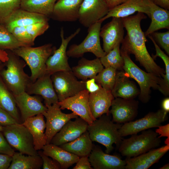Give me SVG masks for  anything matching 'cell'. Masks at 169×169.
Instances as JSON below:
<instances>
[{
  "label": "cell",
  "mask_w": 169,
  "mask_h": 169,
  "mask_svg": "<svg viewBox=\"0 0 169 169\" xmlns=\"http://www.w3.org/2000/svg\"><path fill=\"white\" fill-rule=\"evenodd\" d=\"M146 18L144 13L140 12H138L134 15L122 18L127 34L121 43L120 52L128 55L134 54L136 60L147 72L163 78L165 70L156 63L146 47L147 40L141 25V21Z\"/></svg>",
  "instance_id": "1"
},
{
  "label": "cell",
  "mask_w": 169,
  "mask_h": 169,
  "mask_svg": "<svg viewBox=\"0 0 169 169\" xmlns=\"http://www.w3.org/2000/svg\"><path fill=\"white\" fill-rule=\"evenodd\" d=\"M110 115H103L88 125L87 130L91 141L104 146L108 154L113 151V144L118 148L123 139L119 131L122 124L114 122Z\"/></svg>",
  "instance_id": "2"
},
{
  "label": "cell",
  "mask_w": 169,
  "mask_h": 169,
  "mask_svg": "<svg viewBox=\"0 0 169 169\" xmlns=\"http://www.w3.org/2000/svg\"><path fill=\"white\" fill-rule=\"evenodd\" d=\"M56 49L51 44L49 43L36 47L22 46L12 51L22 58L30 69V78L34 82L39 77L46 73V61Z\"/></svg>",
  "instance_id": "3"
},
{
  "label": "cell",
  "mask_w": 169,
  "mask_h": 169,
  "mask_svg": "<svg viewBox=\"0 0 169 169\" xmlns=\"http://www.w3.org/2000/svg\"><path fill=\"white\" fill-rule=\"evenodd\" d=\"M8 59L5 62L7 68L0 71L3 81L13 95L26 92L28 85L32 82L30 76L24 71L25 62L13 51L9 50Z\"/></svg>",
  "instance_id": "4"
},
{
  "label": "cell",
  "mask_w": 169,
  "mask_h": 169,
  "mask_svg": "<svg viewBox=\"0 0 169 169\" xmlns=\"http://www.w3.org/2000/svg\"><path fill=\"white\" fill-rule=\"evenodd\" d=\"M161 143L158 134L153 130L148 129L142 131L139 135L133 134L129 138L123 139L118 149L122 156L130 158L157 148Z\"/></svg>",
  "instance_id": "5"
},
{
  "label": "cell",
  "mask_w": 169,
  "mask_h": 169,
  "mask_svg": "<svg viewBox=\"0 0 169 169\" xmlns=\"http://www.w3.org/2000/svg\"><path fill=\"white\" fill-rule=\"evenodd\" d=\"M120 53L124 60L123 70L139 84L140 88L139 100L142 103L147 102L150 98L151 89L158 90L162 78L145 72L134 63L129 55L124 52Z\"/></svg>",
  "instance_id": "6"
},
{
  "label": "cell",
  "mask_w": 169,
  "mask_h": 169,
  "mask_svg": "<svg viewBox=\"0 0 169 169\" xmlns=\"http://www.w3.org/2000/svg\"><path fill=\"white\" fill-rule=\"evenodd\" d=\"M102 22L98 21L88 28V34L80 44H73L67 51L68 57L79 58L87 52L93 53L97 58L105 56L106 53L100 44V32Z\"/></svg>",
  "instance_id": "7"
},
{
  "label": "cell",
  "mask_w": 169,
  "mask_h": 169,
  "mask_svg": "<svg viewBox=\"0 0 169 169\" xmlns=\"http://www.w3.org/2000/svg\"><path fill=\"white\" fill-rule=\"evenodd\" d=\"M2 132L10 145L18 152L25 155H38L31 135L22 123L4 126Z\"/></svg>",
  "instance_id": "8"
},
{
  "label": "cell",
  "mask_w": 169,
  "mask_h": 169,
  "mask_svg": "<svg viewBox=\"0 0 169 169\" xmlns=\"http://www.w3.org/2000/svg\"><path fill=\"white\" fill-rule=\"evenodd\" d=\"M51 77L59 101L86 89L85 81L78 80L71 70L57 72Z\"/></svg>",
  "instance_id": "9"
},
{
  "label": "cell",
  "mask_w": 169,
  "mask_h": 169,
  "mask_svg": "<svg viewBox=\"0 0 169 169\" xmlns=\"http://www.w3.org/2000/svg\"><path fill=\"white\" fill-rule=\"evenodd\" d=\"M167 114L162 109L150 112L141 118L123 124L119 130L120 134L122 137L125 136L157 127L167 119Z\"/></svg>",
  "instance_id": "10"
},
{
  "label": "cell",
  "mask_w": 169,
  "mask_h": 169,
  "mask_svg": "<svg viewBox=\"0 0 169 169\" xmlns=\"http://www.w3.org/2000/svg\"><path fill=\"white\" fill-rule=\"evenodd\" d=\"M79 28L67 37H64L63 27L60 31L61 42L59 48L48 59L46 64V73L51 75L57 72L71 70L68 63V57L67 54V48L70 41L78 34L80 31Z\"/></svg>",
  "instance_id": "11"
},
{
  "label": "cell",
  "mask_w": 169,
  "mask_h": 169,
  "mask_svg": "<svg viewBox=\"0 0 169 169\" xmlns=\"http://www.w3.org/2000/svg\"><path fill=\"white\" fill-rule=\"evenodd\" d=\"M47 107V110L42 114L46 119L45 135L47 144L50 143L53 137L67 122L79 116L73 112L69 114L63 112L57 103Z\"/></svg>",
  "instance_id": "12"
},
{
  "label": "cell",
  "mask_w": 169,
  "mask_h": 169,
  "mask_svg": "<svg viewBox=\"0 0 169 169\" xmlns=\"http://www.w3.org/2000/svg\"><path fill=\"white\" fill-rule=\"evenodd\" d=\"M109 10L105 0H83L79 10L78 20L88 28L105 16Z\"/></svg>",
  "instance_id": "13"
},
{
  "label": "cell",
  "mask_w": 169,
  "mask_h": 169,
  "mask_svg": "<svg viewBox=\"0 0 169 169\" xmlns=\"http://www.w3.org/2000/svg\"><path fill=\"white\" fill-rule=\"evenodd\" d=\"M89 95V93L85 89L74 96L58 101L57 103L61 110L67 109L72 111L90 125L96 119L90 110Z\"/></svg>",
  "instance_id": "14"
},
{
  "label": "cell",
  "mask_w": 169,
  "mask_h": 169,
  "mask_svg": "<svg viewBox=\"0 0 169 169\" xmlns=\"http://www.w3.org/2000/svg\"><path fill=\"white\" fill-rule=\"evenodd\" d=\"M138 102L134 99L114 98L110 110L112 121L122 124L133 120L138 114Z\"/></svg>",
  "instance_id": "15"
},
{
  "label": "cell",
  "mask_w": 169,
  "mask_h": 169,
  "mask_svg": "<svg viewBox=\"0 0 169 169\" xmlns=\"http://www.w3.org/2000/svg\"><path fill=\"white\" fill-rule=\"evenodd\" d=\"M122 18L112 17L111 20L101 28L100 36L102 38L103 49L106 54L118 44H121L124 34Z\"/></svg>",
  "instance_id": "16"
},
{
  "label": "cell",
  "mask_w": 169,
  "mask_h": 169,
  "mask_svg": "<svg viewBox=\"0 0 169 169\" xmlns=\"http://www.w3.org/2000/svg\"><path fill=\"white\" fill-rule=\"evenodd\" d=\"M51 76L46 73L34 82H31L26 90V92L29 95L41 96L44 100L45 105L46 107L57 103L59 101Z\"/></svg>",
  "instance_id": "17"
},
{
  "label": "cell",
  "mask_w": 169,
  "mask_h": 169,
  "mask_svg": "<svg viewBox=\"0 0 169 169\" xmlns=\"http://www.w3.org/2000/svg\"><path fill=\"white\" fill-rule=\"evenodd\" d=\"M13 96L20 112L22 123L27 119L42 114L47 110L42 102L41 98L37 95L32 96L24 92Z\"/></svg>",
  "instance_id": "18"
},
{
  "label": "cell",
  "mask_w": 169,
  "mask_h": 169,
  "mask_svg": "<svg viewBox=\"0 0 169 169\" xmlns=\"http://www.w3.org/2000/svg\"><path fill=\"white\" fill-rule=\"evenodd\" d=\"M70 120L51 139L50 143L59 146L73 141L87 131L88 124L80 117Z\"/></svg>",
  "instance_id": "19"
},
{
  "label": "cell",
  "mask_w": 169,
  "mask_h": 169,
  "mask_svg": "<svg viewBox=\"0 0 169 169\" xmlns=\"http://www.w3.org/2000/svg\"><path fill=\"white\" fill-rule=\"evenodd\" d=\"M88 157L94 169H125V160H122L118 156L104 152L98 146H93Z\"/></svg>",
  "instance_id": "20"
},
{
  "label": "cell",
  "mask_w": 169,
  "mask_h": 169,
  "mask_svg": "<svg viewBox=\"0 0 169 169\" xmlns=\"http://www.w3.org/2000/svg\"><path fill=\"white\" fill-rule=\"evenodd\" d=\"M136 12L146 14L150 18L148 0H129L109 9L106 15L99 21L103 22L110 17L124 18Z\"/></svg>",
  "instance_id": "21"
},
{
  "label": "cell",
  "mask_w": 169,
  "mask_h": 169,
  "mask_svg": "<svg viewBox=\"0 0 169 169\" xmlns=\"http://www.w3.org/2000/svg\"><path fill=\"white\" fill-rule=\"evenodd\" d=\"M169 145L152 149L138 156L125 159V169H147L159 160L168 151Z\"/></svg>",
  "instance_id": "22"
},
{
  "label": "cell",
  "mask_w": 169,
  "mask_h": 169,
  "mask_svg": "<svg viewBox=\"0 0 169 169\" xmlns=\"http://www.w3.org/2000/svg\"><path fill=\"white\" fill-rule=\"evenodd\" d=\"M114 99L111 91L101 86L97 91L89 93V105L93 117L96 119L103 114H110V108Z\"/></svg>",
  "instance_id": "23"
},
{
  "label": "cell",
  "mask_w": 169,
  "mask_h": 169,
  "mask_svg": "<svg viewBox=\"0 0 169 169\" xmlns=\"http://www.w3.org/2000/svg\"><path fill=\"white\" fill-rule=\"evenodd\" d=\"M83 0H57L51 18L59 22L78 20L79 8Z\"/></svg>",
  "instance_id": "24"
},
{
  "label": "cell",
  "mask_w": 169,
  "mask_h": 169,
  "mask_svg": "<svg viewBox=\"0 0 169 169\" xmlns=\"http://www.w3.org/2000/svg\"><path fill=\"white\" fill-rule=\"evenodd\" d=\"M130 78L123 70L117 71L115 83L111 91L114 98L134 99L139 95L140 90Z\"/></svg>",
  "instance_id": "25"
},
{
  "label": "cell",
  "mask_w": 169,
  "mask_h": 169,
  "mask_svg": "<svg viewBox=\"0 0 169 169\" xmlns=\"http://www.w3.org/2000/svg\"><path fill=\"white\" fill-rule=\"evenodd\" d=\"M42 113L27 119L22 124L31 135L36 150H42L46 144L45 130L46 123Z\"/></svg>",
  "instance_id": "26"
},
{
  "label": "cell",
  "mask_w": 169,
  "mask_h": 169,
  "mask_svg": "<svg viewBox=\"0 0 169 169\" xmlns=\"http://www.w3.org/2000/svg\"><path fill=\"white\" fill-rule=\"evenodd\" d=\"M49 17L20 8L11 15L3 25L8 31L16 27H25L37 23L47 21Z\"/></svg>",
  "instance_id": "27"
},
{
  "label": "cell",
  "mask_w": 169,
  "mask_h": 169,
  "mask_svg": "<svg viewBox=\"0 0 169 169\" xmlns=\"http://www.w3.org/2000/svg\"><path fill=\"white\" fill-rule=\"evenodd\" d=\"M104 68L100 58L90 60L82 58L77 65L71 68V71L77 78L86 81L94 78Z\"/></svg>",
  "instance_id": "28"
},
{
  "label": "cell",
  "mask_w": 169,
  "mask_h": 169,
  "mask_svg": "<svg viewBox=\"0 0 169 169\" xmlns=\"http://www.w3.org/2000/svg\"><path fill=\"white\" fill-rule=\"evenodd\" d=\"M150 8V24L144 33L146 37L162 29H169V11L148 0Z\"/></svg>",
  "instance_id": "29"
},
{
  "label": "cell",
  "mask_w": 169,
  "mask_h": 169,
  "mask_svg": "<svg viewBox=\"0 0 169 169\" xmlns=\"http://www.w3.org/2000/svg\"><path fill=\"white\" fill-rule=\"evenodd\" d=\"M42 150L45 154L57 161L62 169L68 168L76 163L80 157L51 143L45 145Z\"/></svg>",
  "instance_id": "30"
},
{
  "label": "cell",
  "mask_w": 169,
  "mask_h": 169,
  "mask_svg": "<svg viewBox=\"0 0 169 169\" xmlns=\"http://www.w3.org/2000/svg\"><path fill=\"white\" fill-rule=\"evenodd\" d=\"M87 131L74 140L59 146L79 157L89 156L93 145Z\"/></svg>",
  "instance_id": "31"
},
{
  "label": "cell",
  "mask_w": 169,
  "mask_h": 169,
  "mask_svg": "<svg viewBox=\"0 0 169 169\" xmlns=\"http://www.w3.org/2000/svg\"><path fill=\"white\" fill-rule=\"evenodd\" d=\"M25 155L15 152L8 169H40L42 166L43 160L38 155Z\"/></svg>",
  "instance_id": "32"
},
{
  "label": "cell",
  "mask_w": 169,
  "mask_h": 169,
  "mask_svg": "<svg viewBox=\"0 0 169 169\" xmlns=\"http://www.w3.org/2000/svg\"><path fill=\"white\" fill-rule=\"evenodd\" d=\"M57 0H21L20 8L51 18Z\"/></svg>",
  "instance_id": "33"
},
{
  "label": "cell",
  "mask_w": 169,
  "mask_h": 169,
  "mask_svg": "<svg viewBox=\"0 0 169 169\" xmlns=\"http://www.w3.org/2000/svg\"><path fill=\"white\" fill-rule=\"evenodd\" d=\"M0 107L9 113L18 123H21L13 95L0 78Z\"/></svg>",
  "instance_id": "34"
},
{
  "label": "cell",
  "mask_w": 169,
  "mask_h": 169,
  "mask_svg": "<svg viewBox=\"0 0 169 169\" xmlns=\"http://www.w3.org/2000/svg\"><path fill=\"white\" fill-rule=\"evenodd\" d=\"M120 44H117L105 56L100 58L105 68L111 67L118 71L123 70L124 60L120 53Z\"/></svg>",
  "instance_id": "35"
},
{
  "label": "cell",
  "mask_w": 169,
  "mask_h": 169,
  "mask_svg": "<svg viewBox=\"0 0 169 169\" xmlns=\"http://www.w3.org/2000/svg\"><path fill=\"white\" fill-rule=\"evenodd\" d=\"M117 71L111 67H105L94 78L103 88L111 91L115 83Z\"/></svg>",
  "instance_id": "36"
},
{
  "label": "cell",
  "mask_w": 169,
  "mask_h": 169,
  "mask_svg": "<svg viewBox=\"0 0 169 169\" xmlns=\"http://www.w3.org/2000/svg\"><path fill=\"white\" fill-rule=\"evenodd\" d=\"M24 44L18 40L15 36L5 27L0 24V49L12 50Z\"/></svg>",
  "instance_id": "37"
},
{
  "label": "cell",
  "mask_w": 169,
  "mask_h": 169,
  "mask_svg": "<svg viewBox=\"0 0 169 169\" xmlns=\"http://www.w3.org/2000/svg\"><path fill=\"white\" fill-rule=\"evenodd\" d=\"M21 0H0V24L4 25L11 15L20 8Z\"/></svg>",
  "instance_id": "38"
},
{
  "label": "cell",
  "mask_w": 169,
  "mask_h": 169,
  "mask_svg": "<svg viewBox=\"0 0 169 169\" xmlns=\"http://www.w3.org/2000/svg\"><path fill=\"white\" fill-rule=\"evenodd\" d=\"M28 34L35 41L36 38L44 34L49 27V21L37 23L25 26Z\"/></svg>",
  "instance_id": "39"
},
{
  "label": "cell",
  "mask_w": 169,
  "mask_h": 169,
  "mask_svg": "<svg viewBox=\"0 0 169 169\" xmlns=\"http://www.w3.org/2000/svg\"><path fill=\"white\" fill-rule=\"evenodd\" d=\"M9 31L25 46H32L34 45V41L28 34L25 27H15Z\"/></svg>",
  "instance_id": "40"
},
{
  "label": "cell",
  "mask_w": 169,
  "mask_h": 169,
  "mask_svg": "<svg viewBox=\"0 0 169 169\" xmlns=\"http://www.w3.org/2000/svg\"><path fill=\"white\" fill-rule=\"evenodd\" d=\"M168 55L169 54V31L161 33L154 32L151 34Z\"/></svg>",
  "instance_id": "41"
},
{
  "label": "cell",
  "mask_w": 169,
  "mask_h": 169,
  "mask_svg": "<svg viewBox=\"0 0 169 169\" xmlns=\"http://www.w3.org/2000/svg\"><path fill=\"white\" fill-rule=\"evenodd\" d=\"M38 153L43 160V169H61L60 165L57 161L45 154L41 150L38 151Z\"/></svg>",
  "instance_id": "42"
},
{
  "label": "cell",
  "mask_w": 169,
  "mask_h": 169,
  "mask_svg": "<svg viewBox=\"0 0 169 169\" xmlns=\"http://www.w3.org/2000/svg\"><path fill=\"white\" fill-rule=\"evenodd\" d=\"M19 123L7 112L0 107V125L4 127Z\"/></svg>",
  "instance_id": "43"
},
{
  "label": "cell",
  "mask_w": 169,
  "mask_h": 169,
  "mask_svg": "<svg viewBox=\"0 0 169 169\" xmlns=\"http://www.w3.org/2000/svg\"><path fill=\"white\" fill-rule=\"evenodd\" d=\"M15 151L8 142L2 132H0V153L12 156Z\"/></svg>",
  "instance_id": "44"
},
{
  "label": "cell",
  "mask_w": 169,
  "mask_h": 169,
  "mask_svg": "<svg viewBox=\"0 0 169 169\" xmlns=\"http://www.w3.org/2000/svg\"><path fill=\"white\" fill-rule=\"evenodd\" d=\"M73 169H93L89 161L88 156L79 157Z\"/></svg>",
  "instance_id": "45"
},
{
  "label": "cell",
  "mask_w": 169,
  "mask_h": 169,
  "mask_svg": "<svg viewBox=\"0 0 169 169\" xmlns=\"http://www.w3.org/2000/svg\"><path fill=\"white\" fill-rule=\"evenodd\" d=\"M101 85L96 83L94 78L90 79L85 81L86 89L89 93H93L98 90Z\"/></svg>",
  "instance_id": "46"
},
{
  "label": "cell",
  "mask_w": 169,
  "mask_h": 169,
  "mask_svg": "<svg viewBox=\"0 0 169 169\" xmlns=\"http://www.w3.org/2000/svg\"><path fill=\"white\" fill-rule=\"evenodd\" d=\"M12 161V156L0 153V169H7Z\"/></svg>",
  "instance_id": "47"
},
{
  "label": "cell",
  "mask_w": 169,
  "mask_h": 169,
  "mask_svg": "<svg viewBox=\"0 0 169 169\" xmlns=\"http://www.w3.org/2000/svg\"><path fill=\"white\" fill-rule=\"evenodd\" d=\"M155 131L158 134L159 138L162 137H169V124L159 126Z\"/></svg>",
  "instance_id": "48"
},
{
  "label": "cell",
  "mask_w": 169,
  "mask_h": 169,
  "mask_svg": "<svg viewBox=\"0 0 169 169\" xmlns=\"http://www.w3.org/2000/svg\"><path fill=\"white\" fill-rule=\"evenodd\" d=\"M155 4L165 9H169V0H150Z\"/></svg>",
  "instance_id": "49"
},
{
  "label": "cell",
  "mask_w": 169,
  "mask_h": 169,
  "mask_svg": "<svg viewBox=\"0 0 169 169\" xmlns=\"http://www.w3.org/2000/svg\"><path fill=\"white\" fill-rule=\"evenodd\" d=\"M129 0H105L109 9Z\"/></svg>",
  "instance_id": "50"
},
{
  "label": "cell",
  "mask_w": 169,
  "mask_h": 169,
  "mask_svg": "<svg viewBox=\"0 0 169 169\" xmlns=\"http://www.w3.org/2000/svg\"><path fill=\"white\" fill-rule=\"evenodd\" d=\"M162 109L165 112H169V98L167 97L164 99L161 103Z\"/></svg>",
  "instance_id": "51"
},
{
  "label": "cell",
  "mask_w": 169,
  "mask_h": 169,
  "mask_svg": "<svg viewBox=\"0 0 169 169\" xmlns=\"http://www.w3.org/2000/svg\"><path fill=\"white\" fill-rule=\"evenodd\" d=\"M8 59V52L4 50L0 49V61L2 62L5 63Z\"/></svg>",
  "instance_id": "52"
},
{
  "label": "cell",
  "mask_w": 169,
  "mask_h": 169,
  "mask_svg": "<svg viewBox=\"0 0 169 169\" xmlns=\"http://www.w3.org/2000/svg\"><path fill=\"white\" fill-rule=\"evenodd\" d=\"M160 169H169V164L167 163L163 166L162 167L159 168Z\"/></svg>",
  "instance_id": "53"
},
{
  "label": "cell",
  "mask_w": 169,
  "mask_h": 169,
  "mask_svg": "<svg viewBox=\"0 0 169 169\" xmlns=\"http://www.w3.org/2000/svg\"><path fill=\"white\" fill-rule=\"evenodd\" d=\"M164 142L166 145H169V137H167Z\"/></svg>",
  "instance_id": "54"
},
{
  "label": "cell",
  "mask_w": 169,
  "mask_h": 169,
  "mask_svg": "<svg viewBox=\"0 0 169 169\" xmlns=\"http://www.w3.org/2000/svg\"><path fill=\"white\" fill-rule=\"evenodd\" d=\"M3 129V127L0 125V132H2Z\"/></svg>",
  "instance_id": "55"
},
{
  "label": "cell",
  "mask_w": 169,
  "mask_h": 169,
  "mask_svg": "<svg viewBox=\"0 0 169 169\" xmlns=\"http://www.w3.org/2000/svg\"><path fill=\"white\" fill-rule=\"evenodd\" d=\"M1 62H1V61H0V64Z\"/></svg>",
  "instance_id": "56"
}]
</instances>
